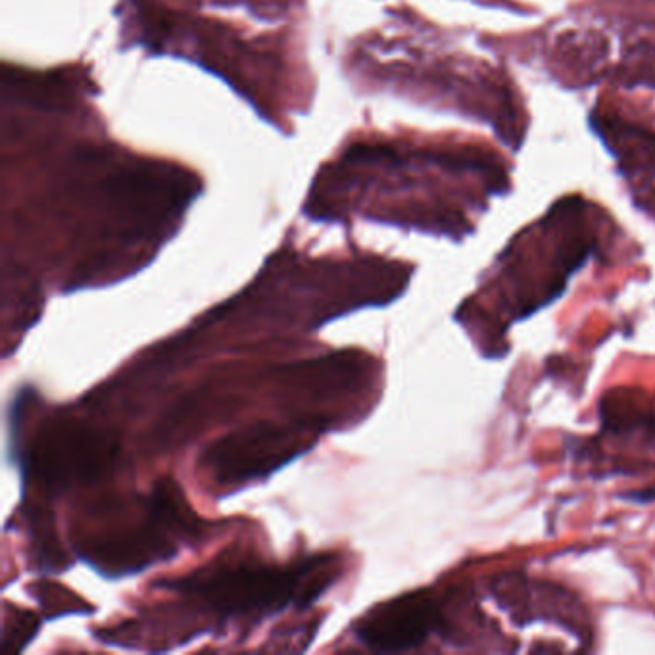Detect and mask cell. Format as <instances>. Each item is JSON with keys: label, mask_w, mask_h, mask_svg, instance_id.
I'll use <instances>...</instances> for the list:
<instances>
[{"label": "cell", "mask_w": 655, "mask_h": 655, "mask_svg": "<svg viewBox=\"0 0 655 655\" xmlns=\"http://www.w3.org/2000/svg\"><path fill=\"white\" fill-rule=\"evenodd\" d=\"M337 561L308 559L287 569L266 565H214L164 584L198 598L221 617H266L289 606H310L333 584Z\"/></svg>", "instance_id": "1"}, {"label": "cell", "mask_w": 655, "mask_h": 655, "mask_svg": "<svg viewBox=\"0 0 655 655\" xmlns=\"http://www.w3.org/2000/svg\"><path fill=\"white\" fill-rule=\"evenodd\" d=\"M195 515L171 481L156 485L146 500L141 521L112 523L95 536H83L77 546L81 558L102 575L120 577L139 573L156 561L173 558L177 540L196 534Z\"/></svg>", "instance_id": "2"}, {"label": "cell", "mask_w": 655, "mask_h": 655, "mask_svg": "<svg viewBox=\"0 0 655 655\" xmlns=\"http://www.w3.org/2000/svg\"><path fill=\"white\" fill-rule=\"evenodd\" d=\"M116 452V442L97 429L73 419H54L31 440L24 471L47 492L58 494L106 475Z\"/></svg>", "instance_id": "3"}, {"label": "cell", "mask_w": 655, "mask_h": 655, "mask_svg": "<svg viewBox=\"0 0 655 655\" xmlns=\"http://www.w3.org/2000/svg\"><path fill=\"white\" fill-rule=\"evenodd\" d=\"M312 442L308 425L254 423L216 440L204 452V467L219 485H244L279 471Z\"/></svg>", "instance_id": "4"}, {"label": "cell", "mask_w": 655, "mask_h": 655, "mask_svg": "<svg viewBox=\"0 0 655 655\" xmlns=\"http://www.w3.org/2000/svg\"><path fill=\"white\" fill-rule=\"evenodd\" d=\"M440 623V607L431 596L410 594L367 613L356 636L373 652H406L423 644Z\"/></svg>", "instance_id": "5"}]
</instances>
